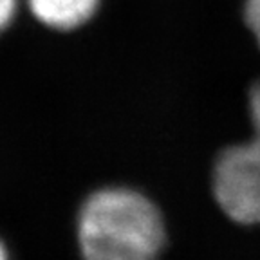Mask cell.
<instances>
[{
  "label": "cell",
  "mask_w": 260,
  "mask_h": 260,
  "mask_svg": "<svg viewBox=\"0 0 260 260\" xmlns=\"http://www.w3.org/2000/svg\"><path fill=\"white\" fill-rule=\"evenodd\" d=\"M24 0H0V37L8 32L16 22Z\"/></svg>",
  "instance_id": "4"
},
{
  "label": "cell",
  "mask_w": 260,
  "mask_h": 260,
  "mask_svg": "<svg viewBox=\"0 0 260 260\" xmlns=\"http://www.w3.org/2000/svg\"><path fill=\"white\" fill-rule=\"evenodd\" d=\"M0 260H9V253H8V249H6L2 240H0Z\"/></svg>",
  "instance_id": "6"
},
{
  "label": "cell",
  "mask_w": 260,
  "mask_h": 260,
  "mask_svg": "<svg viewBox=\"0 0 260 260\" xmlns=\"http://www.w3.org/2000/svg\"><path fill=\"white\" fill-rule=\"evenodd\" d=\"M253 138L219 154L213 167V195L232 220L260 224V80L249 90Z\"/></svg>",
  "instance_id": "2"
},
{
  "label": "cell",
  "mask_w": 260,
  "mask_h": 260,
  "mask_svg": "<svg viewBox=\"0 0 260 260\" xmlns=\"http://www.w3.org/2000/svg\"><path fill=\"white\" fill-rule=\"evenodd\" d=\"M244 18L249 31L253 32L256 44L260 47V0H246L244 2Z\"/></svg>",
  "instance_id": "5"
},
{
  "label": "cell",
  "mask_w": 260,
  "mask_h": 260,
  "mask_svg": "<svg viewBox=\"0 0 260 260\" xmlns=\"http://www.w3.org/2000/svg\"><path fill=\"white\" fill-rule=\"evenodd\" d=\"M29 15L54 32H74L96 18L102 0H24Z\"/></svg>",
  "instance_id": "3"
},
{
  "label": "cell",
  "mask_w": 260,
  "mask_h": 260,
  "mask_svg": "<svg viewBox=\"0 0 260 260\" xmlns=\"http://www.w3.org/2000/svg\"><path fill=\"white\" fill-rule=\"evenodd\" d=\"M76 235L83 260H157L167 230L161 211L146 195L107 186L83 201Z\"/></svg>",
  "instance_id": "1"
}]
</instances>
